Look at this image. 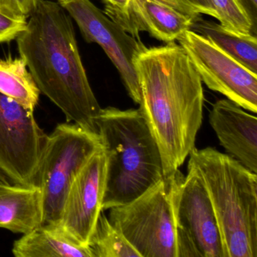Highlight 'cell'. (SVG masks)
Masks as SVG:
<instances>
[{
	"label": "cell",
	"instance_id": "obj_26",
	"mask_svg": "<svg viewBox=\"0 0 257 257\" xmlns=\"http://www.w3.org/2000/svg\"><path fill=\"white\" fill-rule=\"evenodd\" d=\"M0 181L5 182V183H10V182H9L8 180H7V178H6V177H4V176L3 175V174H1V173H0Z\"/></svg>",
	"mask_w": 257,
	"mask_h": 257
},
{
	"label": "cell",
	"instance_id": "obj_6",
	"mask_svg": "<svg viewBox=\"0 0 257 257\" xmlns=\"http://www.w3.org/2000/svg\"><path fill=\"white\" fill-rule=\"evenodd\" d=\"M108 219L141 257H177V229L168 179L130 202L111 207Z\"/></svg>",
	"mask_w": 257,
	"mask_h": 257
},
{
	"label": "cell",
	"instance_id": "obj_23",
	"mask_svg": "<svg viewBox=\"0 0 257 257\" xmlns=\"http://www.w3.org/2000/svg\"><path fill=\"white\" fill-rule=\"evenodd\" d=\"M198 14L207 15L218 20V15L212 0H180Z\"/></svg>",
	"mask_w": 257,
	"mask_h": 257
},
{
	"label": "cell",
	"instance_id": "obj_25",
	"mask_svg": "<svg viewBox=\"0 0 257 257\" xmlns=\"http://www.w3.org/2000/svg\"><path fill=\"white\" fill-rule=\"evenodd\" d=\"M255 23H257V0H239Z\"/></svg>",
	"mask_w": 257,
	"mask_h": 257
},
{
	"label": "cell",
	"instance_id": "obj_18",
	"mask_svg": "<svg viewBox=\"0 0 257 257\" xmlns=\"http://www.w3.org/2000/svg\"><path fill=\"white\" fill-rule=\"evenodd\" d=\"M93 257H141L122 233L100 213L88 242Z\"/></svg>",
	"mask_w": 257,
	"mask_h": 257
},
{
	"label": "cell",
	"instance_id": "obj_3",
	"mask_svg": "<svg viewBox=\"0 0 257 257\" xmlns=\"http://www.w3.org/2000/svg\"><path fill=\"white\" fill-rule=\"evenodd\" d=\"M95 124L106 156L103 210L130 202L165 178L157 142L140 108L101 109Z\"/></svg>",
	"mask_w": 257,
	"mask_h": 257
},
{
	"label": "cell",
	"instance_id": "obj_17",
	"mask_svg": "<svg viewBox=\"0 0 257 257\" xmlns=\"http://www.w3.org/2000/svg\"><path fill=\"white\" fill-rule=\"evenodd\" d=\"M0 92L34 112L40 91L23 58L0 59Z\"/></svg>",
	"mask_w": 257,
	"mask_h": 257
},
{
	"label": "cell",
	"instance_id": "obj_10",
	"mask_svg": "<svg viewBox=\"0 0 257 257\" xmlns=\"http://www.w3.org/2000/svg\"><path fill=\"white\" fill-rule=\"evenodd\" d=\"M177 40L207 88L256 113L257 73L194 31H186Z\"/></svg>",
	"mask_w": 257,
	"mask_h": 257
},
{
	"label": "cell",
	"instance_id": "obj_8",
	"mask_svg": "<svg viewBox=\"0 0 257 257\" xmlns=\"http://www.w3.org/2000/svg\"><path fill=\"white\" fill-rule=\"evenodd\" d=\"M47 138L34 112L0 92V173L10 183L34 185Z\"/></svg>",
	"mask_w": 257,
	"mask_h": 257
},
{
	"label": "cell",
	"instance_id": "obj_9",
	"mask_svg": "<svg viewBox=\"0 0 257 257\" xmlns=\"http://www.w3.org/2000/svg\"><path fill=\"white\" fill-rule=\"evenodd\" d=\"M76 22L87 43H97L118 70L127 94L140 104L141 88L135 60L147 49L141 38L126 32L91 0H57Z\"/></svg>",
	"mask_w": 257,
	"mask_h": 257
},
{
	"label": "cell",
	"instance_id": "obj_4",
	"mask_svg": "<svg viewBox=\"0 0 257 257\" xmlns=\"http://www.w3.org/2000/svg\"><path fill=\"white\" fill-rule=\"evenodd\" d=\"M188 167L204 182L225 257H257V176L212 147H194Z\"/></svg>",
	"mask_w": 257,
	"mask_h": 257
},
{
	"label": "cell",
	"instance_id": "obj_1",
	"mask_svg": "<svg viewBox=\"0 0 257 257\" xmlns=\"http://www.w3.org/2000/svg\"><path fill=\"white\" fill-rule=\"evenodd\" d=\"M140 109L157 142L165 178L184 163L195 147L203 118L202 82L180 44L147 48L135 60Z\"/></svg>",
	"mask_w": 257,
	"mask_h": 257
},
{
	"label": "cell",
	"instance_id": "obj_22",
	"mask_svg": "<svg viewBox=\"0 0 257 257\" xmlns=\"http://www.w3.org/2000/svg\"><path fill=\"white\" fill-rule=\"evenodd\" d=\"M28 20L15 19L0 12V43L16 40L25 31Z\"/></svg>",
	"mask_w": 257,
	"mask_h": 257
},
{
	"label": "cell",
	"instance_id": "obj_24",
	"mask_svg": "<svg viewBox=\"0 0 257 257\" xmlns=\"http://www.w3.org/2000/svg\"><path fill=\"white\" fill-rule=\"evenodd\" d=\"M156 1H159V2L167 4V5L170 6V7H173L175 10L185 13V14L191 15V16L200 15L195 13L192 8L182 3L180 0H156Z\"/></svg>",
	"mask_w": 257,
	"mask_h": 257
},
{
	"label": "cell",
	"instance_id": "obj_16",
	"mask_svg": "<svg viewBox=\"0 0 257 257\" xmlns=\"http://www.w3.org/2000/svg\"><path fill=\"white\" fill-rule=\"evenodd\" d=\"M190 31L202 36L248 70L257 73L256 36L239 35L203 19L200 15L194 19Z\"/></svg>",
	"mask_w": 257,
	"mask_h": 257
},
{
	"label": "cell",
	"instance_id": "obj_11",
	"mask_svg": "<svg viewBox=\"0 0 257 257\" xmlns=\"http://www.w3.org/2000/svg\"><path fill=\"white\" fill-rule=\"evenodd\" d=\"M106 156L96 152L73 179L58 225L81 244L88 242L97 225L106 188Z\"/></svg>",
	"mask_w": 257,
	"mask_h": 257
},
{
	"label": "cell",
	"instance_id": "obj_5",
	"mask_svg": "<svg viewBox=\"0 0 257 257\" xmlns=\"http://www.w3.org/2000/svg\"><path fill=\"white\" fill-rule=\"evenodd\" d=\"M103 147L96 132L79 124H58L48 135L34 185L41 190L44 225H58L73 179Z\"/></svg>",
	"mask_w": 257,
	"mask_h": 257
},
{
	"label": "cell",
	"instance_id": "obj_21",
	"mask_svg": "<svg viewBox=\"0 0 257 257\" xmlns=\"http://www.w3.org/2000/svg\"><path fill=\"white\" fill-rule=\"evenodd\" d=\"M38 0H0V12L18 19L28 20Z\"/></svg>",
	"mask_w": 257,
	"mask_h": 257
},
{
	"label": "cell",
	"instance_id": "obj_20",
	"mask_svg": "<svg viewBox=\"0 0 257 257\" xmlns=\"http://www.w3.org/2000/svg\"><path fill=\"white\" fill-rule=\"evenodd\" d=\"M105 4L104 13L115 23L118 24L126 32L131 34L129 4L130 0H102Z\"/></svg>",
	"mask_w": 257,
	"mask_h": 257
},
{
	"label": "cell",
	"instance_id": "obj_12",
	"mask_svg": "<svg viewBox=\"0 0 257 257\" xmlns=\"http://www.w3.org/2000/svg\"><path fill=\"white\" fill-rule=\"evenodd\" d=\"M210 126L228 156L257 173V118L228 99L215 103Z\"/></svg>",
	"mask_w": 257,
	"mask_h": 257
},
{
	"label": "cell",
	"instance_id": "obj_7",
	"mask_svg": "<svg viewBox=\"0 0 257 257\" xmlns=\"http://www.w3.org/2000/svg\"><path fill=\"white\" fill-rule=\"evenodd\" d=\"M169 182L177 229V257H225L216 215L204 182L193 168Z\"/></svg>",
	"mask_w": 257,
	"mask_h": 257
},
{
	"label": "cell",
	"instance_id": "obj_2",
	"mask_svg": "<svg viewBox=\"0 0 257 257\" xmlns=\"http://www.w3.org/2000/svg\"><path fill=\"white\" fill-rule=\"evenodd\" d=\"M17 37L18 48L40 93L50 99L68 122L97 132L101 108L82 64L71 17L52 0H38Z\"/></svg>",
	"mask_w": 257,
	"mask_h": 257
},
{
	"label": "cell",
	"instance_id": "obj_13",
	"mask_svg": "<svg viewBox=\"0 0 257 257\" xmlns=\"http://www.w3.org/2000/svg\"><path fill=\"white\" fill-rule=\"evenodd\" d=\"M131 35L140 38L139 33L147 32L165 43L178 40L190 31L196 16L185 14L156 0H130Z\"/></svg>",
	"mask_w": 257,
	"mask_h": 257
},
{
	"label": "cell",
	"instance_id": "obj_19",
	"mask_svg": "<svg viewBox=\"0 0 257 257\" xmlns=\"http://www.w3.org/2000/svg\"><path fill=\"white\" fill-rule=\"evenodd\" d=\"M222 28L239 35L256 36V23L239 0H212Z\"/></svg>",
	"mask_w": 257,
	"mask_h": 257
},
{
	"label": "cell",
	"instance_id": "obj_14",
	"mask_svg": "<svg viewBox=\"0 0 257 257\" xmlns=\"http://www.w3.org/2000/svg\"><path fill=\"white\" fill-rule=\"evenodd\" d=\"M41 190L35 185L0 181V228L27 234L43 225Z\"/></svg>",
	"mask_w": 257,
	"mask_h": 257
},
{
	"label": "cell",
	"instance_id": "obj_15",
	"mask_svg": "<svg viewBox=\"0 0 257 257\" xmlns=\"http://www.w3.org/2000/svg\"><path fill=\"white\" fill-rule=\"evenodd\" d=\"M17 257H93L89 247L66 232L59 225H44L15 241Z\"/></svg>",
	"mask_w": 257,
	"mask_h": 257
}]
</instances>
